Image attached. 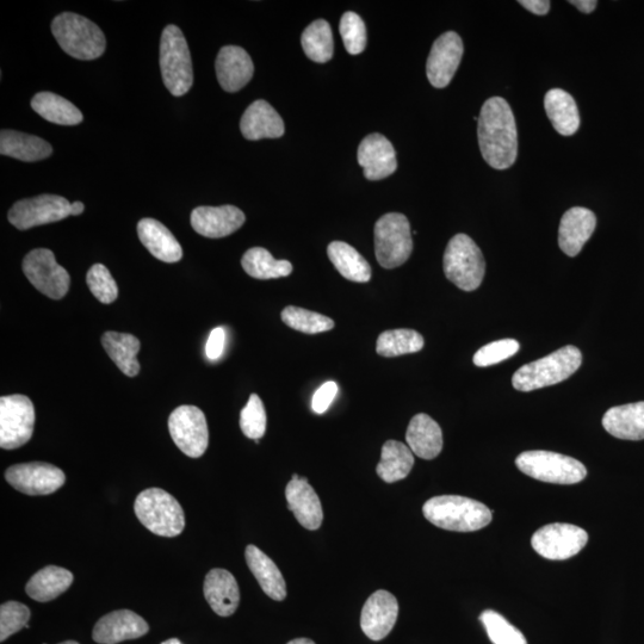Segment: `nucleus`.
I'll return each mask as SVG.
<instances>
[{"mask_svg":"<svg viewBox=\"0 0 644 644\" xmlns=\"http://www.w3.org/2000/svg\"><path fill=\"white\" fill-rule=\"evenodd\" d=\"M480 621L493 644H528L525 636L498 612L483 611Z\"/></svg>","mask_w":644,"mask_h":644,"instance_id":"41","label":"nucleus"},{"mask_svg":"<svg viewBox=\"0 0 644 644\" xmlns=\"http://www.w3.org/2000/svg\"><path fill=\"white\" fill-rule=\"evenodd\" d=\"M414 466V454L408 445L398 441H388L383 445L381 461L377 464L376 473L387 483H394L407 478Z\"/></svg>","mask_w":644,"mask_h":644,"instance_id":"36","label":"nucleus"},{"mask_svg":"<svg viewBox=\"0 0 644 644\" xmlns=\"http://www.w3.org/2000/svg\"><path fill=\"white\" fill-rule=\"evenodd\" d=\"M337 394L338 385L336 382L324 383L313 396L312 410L317 414L325 413L333 400L336 399Z\"/></svg>","mask_w":644,"mask_h":644,"instance_id":"47","label":"nucleus"},{"mask_svg":"<svg viewBox=\"0 0 644 644\" xmlns=\"http://www.w3.org/2000/svg\"><path fill=\"white\" fill-rule=\"evenodd\" d=\"M72 215V204L58 195H40L18 201L9 210L8 219L20 231L53 224Z\"/></svg>","mask_w":644,"mask_h":644,"instance_id":"14","label":"nucleus"},{"mask_svg":"<svg viewBox=\"0 0 644 644\" xmlns=\"http://www.w3.org/2000/svg\"><path fill=\"white\" fill-rule=\"evenodd\" d=\"M569 4L574 5L575 8H578L584 14H591V12L596 10L598 2L596 0H573Z\"/></svg>","mask_w":644,"mask_h":644,"instance_id":"50","label":"nucleus"},{"mask_svg":"<svg viewBox=\"0 0 644 644\" xmlns=\"http://www.w3.org/2000/svg\"><path fill=\"white\" fill-rule=\"evenodd\" d=\"M516 466L532 479L556 485H575L587 476V469L580 461L544 450L523 452L517 457Z\"/></svg>","mask_w":644,"mask_h":644,"instance_id":"8","label":"nucleus"},{"mask_svg":"<svg viewBox=\"0 0 644 644\" xmlns=\"http://www.w3.org/2000/svg\"><path fill=\"white\" fill-rule=\"evenodd\" d=\"M135 515L154 535L176 537L185 528L181 504L170 493L160 488H148L135 500Z\"/></svg>","mask_w":644,"mask_h":644,"instance_id":"6","label":"nucleus"},{"mask_svg":"<svg viewBox=\"0 0 644 644\" xmlns=\"http://www.w3.org/2000/svg\"><path fill=\"white\" fill-rule=\"evenodd\" d=\"M102 345L123 374L129 377L139 375L140 363L136 356L141 345L138 338L133 334L109 331L103 334Z\"/></svg>","mask_w":644,"mask_h":644,"instance_id":"33","label":"nucleus"},{"mask_svg":"<svg viewBox=\"0 0 644 644\" xmlns=\"http://www.w3.org/2000/svg\"><path fill=\"white\" fill-rule=\"evenodd\" d=\"M520 345L515 339H501L483 346L474 356L476 367L486 368L491 365L506 361L515 356L519 351Z\"/></svg>","mask_w":644,"mask_h":644,"instance_id":"46","label":"nucleus"},{"mask_svg":"<svg viewBox=\"0 0 644 644\" xmlns=\"http://www.w3.org/2000/svg\"><path fill=\"white\" fill-rule=\"evenodd\" d=\"M327 255L334 268L346 280L356 283H367L371 280L370 265L355 247L343 241H333L328 245Z\"/></svg>","mask_w":644,"mask_h":644,"instance_id":"34","label":"nucleus"},{"mask_svg":"<svg viewBox=\"0 0 644 644\" xmlns=\"http://www.w3.org/2000/svg\"><path fill=\"white\" fill-rule=\"evenodd\" d=\"M544 107L547 115L557 133L571 136L578 132L580 127V114L577 103L568 92L553 89L547 92L544 98Z\"/></svg>","mask_w":644,"mask_h":644,"instance_id":"31","label":"nucleus"},{"mask_svg":"<svg viewBox=\"0 0 644 644\" xmlns=\"http://www.w3.org/2000/svg\"><path fill=\"white\" fill-rule=\"evenodd\" d=\"M288 644H315V642L309 639H296L290 641Z\"/></svg>","mask_w":644,"mask_h":644,"instance_id":"52","label":"nucleus"},{"mask_svg":"<svg viewBox=\"0 0 644 644\" xmlns=\"http://www.w3.org/2000/svg\"><path fill=\"white\" fill-rule=\"evenodd\" d=\"M339 30L346 51L351 55L361 54L367 47V28H365L362 18L355 12H345L340 20Z\"/></svg>","mask_w":644,"mask_h":644,"instance_id":"43","label":"nucleus"},{"mask_svg":"<svg viewBox=\"0 0 644 644\" xmlns=\"http://www.w3.org/2000/svg\"><path fill=\"white\" fill-rule=\"evenodd\" d=\"M597 218L590 209L575 207L562 216L559 229V246L568 257L578 256L591 239Z\"/></svg>","mask_w":644,"mask_h":644,"instance_id":"23","label":"nucleus"},{"mask_svg":"<svg viewBox=\"0 0 644 644\" xmlns=\"http://www.w3.org/2000/svg\"><path fill=\"white\" fill-rule=\"evenodd\" d=\"M215 70L221 88L233 94L251 82L255 65L244 48L226 46L220 49Z\"/></svg>","mask_w":644,"mask_h":644,"instance_id":"21","label":"nucleus"},{"mask_svg":"<svg viewBox=\"0 0 644 644\" xmlns=\"http://www.w3.org/2000/svg\"><path fill=\"white\" fill-rule=\"evenodd\" d=\"M73 574L65 568L48 566L33 575L26 592L36 602L48 603L65 593L73 584Z\"/></svg>","mask_w":644,"mask_h":644,"instance_id":"32","label":"nucleus"},{"mask_svg":"<svg viewBox=\"0 0 644 644\" xmlns=\"http://www.w3.org/2000/svg\"><path fill=\"white\" fill-rule=\"evenodd\" d=\"M52 33L63 51L74 59L95 60L102 57L107 47L101 28L73 12H64L55 17Z\"/></svg>","mask_w":644,"mask_h":644,"instance_id":"4","label":"nucleus"},{"mask_svg":"<svg viewBox=\"0 0 644 644\" xmlns=\"http://www.w3.org/2000/svg\"><path fill=\"white\" fill-rule=\"evenodd\" d=\"M413 240L410 221L405 215H383L375 225V255L382 268L395 269L410 259Z\"/></svg>","mask_w":644,"mask_h":644,"instance_id":"9","label":"nucleus"},{"mask_svg":"<svg viewBox=\"0 0 644 644\" xmlns=\"http://www.w3.org/2000/svg\"><path fill=\"white\" fill-rule=\"evenodd\" d=\"M247 566L260 587L271 599L282 602L287 598V584L276 563L256 546H247L245 551Z\"/></svg>","mask_w":644,"mask_h":644,"instance_id":"29","label":"nucleus"},{"mask_svg":"<svg viewBox=\"0 0 644 644\" xmlns=\"http://www.w3.org/2000/svg\"><path fill=\"white\" fill-rule=\"evenodd\" d=\"M241 134L251 141L278 139L286 133L280 114L271 105L259 99L246 109L240 122Z\"/></svg>","mask_w":644,"mask_h":644,"instance_id":"24","label":"nucleus"},{"mask_svg":"<svg viewBox=\"0 0 644 644\" xmlns=\"http://www.w3.org/2000/svg\"><path fill=\"white\" fill-rule=\"evenodd\" d=\"M150 627L144 618L130 610L108 613L96 623L94 641L99 644H117L145 636Z\"/></svg>","mask_w":644,"mask_h":644,"instance_id":"20","label":"nucleus"},{"mask_svg":"<svg viewBox=\"0 0 644 644\" xmlns=\"http://www.w3.org/2000/svg\"><path fill=\"white\" fill-rule=\"evenodd\" d=\"M582 364V355L573 345L565 346L535 362L525 364L512 377L519 392H532L566 381Z\"/></svg>","mask_w":644,"mask_h":644,"instance_id":"3","label":"nucleus"},{"mask_svg":"<svg viewBox=\"0 0 644 644\" xmlns=\"http://www.w3.org/2000/svg\"><path fill=\"white\" fill-rule=\"evenodd\" d=\"M226 345V331L224 327L214 328L208 338L206 355L210 361H216L224 354Z\"/></svg>","mask_w":644,"mask_h":644,"instance_id":"48","label":"nucleus"},{"mask_svg":"<svg viewBox=\"0 0 644 644\" xmlns=\"http://www.w3.org/2000/svg\"><path fill=\"white\" fill-rule=\"evenodd\" d=\"M35 408L26 395L2 396L0 399V447L14 450L33 437Z\"/></svg>","mask_w":644,"mask_h":644,"instance_id":"10","label":"nucleus"},{"mask_svg":"<svg viewBox=\"0 0 644 644\" xmlns=\"http://www.w3.org/2000/svg\"><path fill=\"white\" fill-rule=\"evenodd\" d=\"M86 283L98 301L104 305L113 303L117 296H119V288H117L114 277L111 276L110 271L105 268L103 264H95L86 276Z\"/></svg>","mask_w":644,"mask_h":644,"instance_id":"44","label":"nucleus"},{"mask_svg":"<svg viewBox=\"0 0 644 644\" xmlns=\"http://www.w3.org/2000/svg\"><path fill=\"white\" fill-rule=\"evenodd\" d=\"M289 510L307 530H318L324 520L321 501L306 478L294 474L286 488Z\"/></svg>","mask_w":644,"mask_h":644,"instance_id":"22","label":"nucleus"},{"mask_svg":"<svg viewBox=\"0 0 644 644\" xmlns=\"http://www.w3.org/2000/svg\"><path fill=\"white\" fill-rule=\"evenodd\" d=\"M203 592L216 615L229 617L237 611L240 603L238 582L226 569H212L204 579Z\"/></svg>","mask_w":644,"mask_h":644,"instance_id":"25","label":"nucleus"},{"mask_svg":"<svg viewBox=\"0 0 644 644\" xmlns=\"http://www.w3.org/2000/svg\"><path fill=\"white\" fill-rule=\"evenodd\" d=\"M357 159L369 181H381L398 169L392 142L381 134H370L363 139L358 147Z\"/></svg>","mask_w":644,"mask_h":644,"instance_id":"18","label":"nucleus"},{"mask_svg":"<svg viewBox=\"0 0 644 644\" xmlns=\"http://www.w3.org/2000/svg\"><path fill=\"white\" fill-rule=\"evenodd\" d=\"M603 426L611 436L624 441L644 439V401L610 408L604 414Z\"/></svg>","mask_w":644,"mask_h":644,"instance_id":"28","label":"nucleus"},{"mask_svg":"<svg viewBox=\"0 0 644 644\" xmlns=\"http://www.w3.org/2000/svg\"><path fill=\"white\" fill-rule=\"evenodd\" d=\"M406 441L413 454L423 460H433L443 450L441 426L424 413L412 418L406 432Z\"/></svg>","mask_w":644,"mask_h":644,"instance_id":"26","label":"nucleus"},{"mask_svg":"<svg viewBox=\"0 0 644 644\" xmlns=\"http://www.w3.org/2000/svg\"><path fill=\"white\" fill-rule=\"evenodd\" d=\"M59 644H79V643L76 642V641H66V642L59 643Z\"/></svg>","mask_w":644,"mask_h":644,"instance_id":"54","label":"nucleus"},{"mask_svg":"<svg viewBox=\"0 0 644 644\" xmlns=\"http://www.w3.org/2000/svg\"><path fill=\"white\" fill-rule=\"evenodd\" d=\"M5 480L18 492L27 495H48L64 486L63 470L45 462L15 464L6 469Z\"/></svg>","mask_w":644,"mask_h":644,"instance_id":"15","label":"nucleus"},{"mask_svg":"<svg viewBox=\"0 0 644 644\" xmlns=\"http://www.w3.org/2000/svg\"><path fill=\"white\" fill-rule=\"evenodd\" d=\"M423 513L437 528L455 532L481 530L493 518L492 511L485 504L460 495H441L427 500Z\"/></svg>","mask_w":644,"mask_h":644,"instance_id":"2","label":"nucleus"},{"mask_svg":"<svg viewBox=\"0 0 644 644\" xmlns=\"http://www.w3.org/2000/svg\"><path fill=\"white\" fill-rule=\"evenodd\" d=\"M85 206L84 203L82 202H74L72 203V215L73 216H78L84 212Z\"/></svg>","mask_w":644,"mask_h":644,"instance_id":"51","label":"nucleus"},{"mask_svg":"<svg viewBox=\"0 0 644 644\" xmlns=\"http://www.w3.org/2000/svg\"><path fill=\"white\" fill-rule=\"evenodd\" d=\"M588 534L577 525L554 523L543 526L531 538V546L547 560L563 561L586 547Z\"/></svg>","mask_w":644,"mask_h":644,"instance_id":"12","label":"nucleus"},{"mask_svg":"<svg viewBox=\"0 0 644 644\" xmlns=\"http://www.w3.org/2000/svg\"><path fill=\"white\" fill-rule=\"evenodd\" d=\"M424 338L413 330H390L377 338L376 352L382 357L393 358L402 355L416 354L424 348Z\"/></svg>","mask_w":644,"mask_h":644,"instance_id":"39","label":"nucleus"},{"mask_svg":"<svg viewBox=\"0 0 644 644\" xmlns=\"http://www.w3.org/2000/svg\"><path fill=\"white\" fill-rule=\"evenodd\" d=\"M160 70L166 89L176 97L188 94L194 84L193 60L187 40L177 26H167L160 40Z\"/></svg>","mask_w":644,"mask_h":644,"instance_id":"5","label":"nucleus"},{"mask_svg":"<svg viewBox=\"0 0 644 644\" xmlns=\"http://www.w3.org/2000/svg\"><path fill=\"white\" fill-rule=\"evenodd\" d=\"M32 108L43 120L55 123V125L77 126L84 119L82 111L76 105L64 97L52 94V92H40L34 96Z\"/></svg>","mask_w":644,"mask_h":644,"instance_id":"35","label":"nucleus"},{"mask_svg":"<svg viewBox=\"0 0 644 644\" xmlns=\"http://www.w3.org/2000/svg\"><path fill=\"white\" fill-rule=\"evenodd\" d=\"M30 619L28 606L18 602H8L0 608V641L4 642L10 636L27 627Z\"/></svg>","mask_w":644,"mask_h":644,"instance_id":"45","label":"nucleus"},{"mask_svg":"<svg viewBox=\"0 0 644 644\" xmlns=\"http://www.w3.org/2000/svg\"><path fill=\"white\" fill-rule=\"evenodd\" d=\"M240 429L247 438L259 441L266 432V412L263 401L257 394L250 396L249 402L240 414Z\"/></svg>","mask_w":644,"mask_h":644,"instance_id":"42","label":"nucleus"},{"mask_svg":"<svg viewBox=\"0 0 644 644\" xmlns=\"http://www.w3.org/2000/svg\"><path fill=\"white\" fill-rule=\"evenodd\" d=\"M0 153L2 156L33 163L51 157L53 148L39 136L3 129L0 133Z\"/></svg>","mask_w":644,"mask_h":644,"instance_id":"30","label":"nucleus"},{"mask_svg":"<svg viewBox=\"0 0 644 644\" xmlns=\"http://www.w3.org/2000/svg\"><path fill=\"white\" fill-rule=\"evenodd\" d=\"M191 226L202 237L220 239L237 232L246 216L234 206L198 207L191 213Z\"/></svg>","mask_w":644,"mask_h":644,"instance_id":"19","label":"nucleus"},{"mask_svg":"<svg viewBox=\"0 0 644 644\" xmlns=\"http://www.w3.org/2000/svg\"><path fill=\"white\" fill-rule=\"evenodd\" d=\"M463 51L460 35L448 32L438 37L433 43L426 65L427 78L432 86L437 89L447 88L461 64Z\"/></svg>","mask_w":644,"mask_h":644,"instance_id":"16","label":"nucleus"},{"mask_svg":"<svg viewBox=\"0 0 644 644\" xmlns=\"http://www.w3.org/2000/svg\"><path fill=\"white\" fill-rule=\"evenodd\" d=\"M303 51L314 63L325 64L333 58L334 43L330 24L318 20L309 24L301 37Z\"/></svg>","mask_w":644,"mask_h":644,"instance_id":"38","label":"nucleus"},{"mask_svg":"<svg viewBox=\"0 0 644 644\" xmlns=\"http://www.w3.org/2000/svg\"><path fill=\"white\" fill-rule=\"evenodd\" d=\"M478 122L483 159L495 170L510 169L518 156L517 126L510 104L501 97L487 99Z\"/></svg>","mask_w":644,"mask_h":644,"instance_id":"1","label":"nucleus"},{"mask_svg":"<svg viewBox=\"0 0 644 644\" xmlns=\"http://www.w3.org/2000/svg\"><path fill=\"white\" fill-rule=\"evenodd\" d=\"M519 4L537 16L547 15L551 5L549 0H520Z\"/></svg>","mask_w":644,"mask_h":644,"instance_id":"49","label":"nucleus"},{"mask_svg":"<svg viewBox=\"0 0 644 644\" xmlns=\"http://www.w3.org/2000/svg\"><path fill=\"white\" fill-rule=\"evenodd\" d=\"M399 616V603L394 594L379 590L365 602L361 616L363 633L373 641L385 639L393 630Z\"/></svg>","mask_w":644,"mask_h":644,"instance_id":"17","label":"nucleus"},{"mask_svg":"<svg viewBox=\"0 0 644 644\" xmlns=\"http://www.w3.org/2000/svg\"><path fill=\"white\" fill-rule=\"evenodd\" d=\"M281 318L287 326L307 334H317L333 330L334 321L307 309L289 306L284 308Z\"/></svg>","mask_w":644,"mask_h":644,"instance_id":"40","label":"nucleus"},{"mask_svg":"<svg viewBox=\"0 0 644 644\" xmlns=\"http://www.w3.org/2000/svg\"><path fill=\"white\" fill-rule=\"evenodd\" d=\"M138 234L142 245L153 257L164 263H177L183 257L182 246L175 235L161 222L154 219H142L138 224Z\"/></svg>","mask_w":644,"mask_h":644,"instance_id":"27","label":"nucleus"},{"mask_svg":"<svg viewBox=\"0 0 644 644\" xmlns=\"http://www.w3.org/2000/svg\"><path fill=\"white\" fill-rule=\"evenodd\" d=\"M169 430L173 442L183 454L201 457L208 449L209 431L206 416L196 406H181L171 413Z\"/></svg>","mask_w":644,"mask_h":644,"instance_id":"13","label":"nucleus"},{"mask_svg":"<svg viewBox=\"0 0 644 644\" xmlns=\"http://www.w3.org/2000/svg\"><path fill=\"white\" fill-rule=\"evenodd\" d=\"M22 268L29 282L49 299H63L70 289V274L57 263L51 250L36 249L29 252L23 259Z\"/></svg>","mask_w":644,"mask_h":644,"instance_id":"11","label":"nucleus"},{"mask_svg":"<svg viewBox=\"0 0 644 644\" xmlns=\"http://www.w3.org/2000/svg\"><path fill=\"white\" fill-rule=\"evenodd\" d=\"M246 274L257 280H274L287 277L293 272L289 260H277L263 247H253L241 259Z\"/></svg>","mask_w":644,"mask_h":644,"instance_id":"37","label":"nucleus"},{"mask_svg":"<svg viewBox=\"0 0 644 644\" xmlns=\"http://www.w3.org/2000/svg\"><path fill=\"white\" fill-rule=\"evenodd\" d=\"M161 644H182V642L179 641L178 639H170V640H167V641H165V642H163Z\"/></svg>","mask_w":644,"mask_h":644,"instance_id":"53","label":"nucleus"},{"mask_svg":"<svg viewBox=\"0 0 644 644\" xmlns=\"http://www.w3.org/2000/svg\"><path fill=\"white\" fill-rule=\"evenodd\" d=\"M444 274L457 288L474 291L481 286L486 262L480 247L466 234H457L449 241L443 259Z\"/></svg>","mask_w":644,"mask_h":644,"instance_id":"7","label":"nucleus"}]
</instances>
